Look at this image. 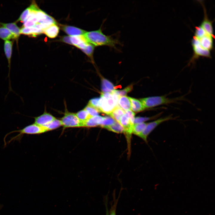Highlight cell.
I'll list each match as a JSON object with an SVG mask.
<instances>
[{"label":"cell","mask_w":215,"mask_h":215,"mask_svg":"<svg viewBox=\"0 0 215 215\" xmlns=\"http://www.w3.org/2000/svg\"><path fill=\"white\" fill-rule=\"evenodd\" d=\"M83 35L88 43L94 46H107L115 48L116 45L120 44L117 39L103 33L101 28L96 30L86 31Z\"/></svg>","instance_id":"obj_1"},{"label":"cell","mask_w":215,"mask_h":215,"mask_svg":"<svg viewBox=\"0 0 215 215\" xmlns=\"http://www.w3.org/2000/svg\"><path fill=\"white\" fill-rule=\"evenodd\" d=\"M119 96L115 93L102 92L99 102L100 112L109 115L117 106Z\"/></svg>","instance_id":"obj_2"},{"label":"cell","mask_w":215,"mask_h":215,"mask_svg":"<svg viewBox=\"0 0 215 215\" xmlns=\"http://www.w3.org/2000/svg\"><path fill=\"white\" fill-rule=\"evenodd\" d=\"M184 96L174 98H169L165 96L149 97L140 99L143 105L146 108H149L159 105H168L176 103L180 100H184Z\"/></svg>","instance_id":"obj_3"},{"label":"cell","mask_w":215,"mask_h":215,"mask_svg":"<svg viewBox=\"0 0 215 215\" xmlns=\"http://www.w3.org/2000/svg\"><path fill=\"white\" fill-rule=\"evenodd\" d=\"M47 131L46 128L43 126L37 125L34 123L27 125L23 128L17 130L11 131L7 134L4 138V145H6L5 139L7 136L9 134L14 133H18L19 134L12 138L9 141V142L13 140L21 139L24 135H33L40 134Z\"/></svg>","instance_id":"obj_4"},{"label":"cell","mask_w":215,"mask_h":215,"mask_svg":"<svg viewBox=\"0 0 215 215\" xmlns=\"http://www.w3.org/2000/svg\"><path fill=\"white\" fill-rule=\"evenodd\" d=\"M191 44L193 54L188 65L194 63L200 57L210 58L211 57L210 51L204 48L201 45L198 39L194 36L191 40Z\"/></svg>","instance_id":"obj_5"},{"label":"cell","mask_w":215,"mask_h":215,"mask_svg":"<svg viewBox=\"0 0 215 215\" xmlns=\"http://www.w3.org/2000/svg\"><path fill=\"white\" fill-rule=\"evenodd\" d=\"M60 120L62 126L64 128L83 127L82 123L79 120L76 113L69 112L67 110Z\"/></svg>","instance_id":"obj_6"},{"label":"cell","mask_w":215,"mask_h":215,"mask_svg":"<svg viewBox=\"0 0 215 215\" xmlns=\"http://www.w3.org/2000/svg\"><path fill=\"white\" fill-rule=\"evenodd\" d=\"M176 118V117H173L171 115L147 123L145 129L138 136L146 142L148 137L149 134L159 125L165 122L174 119Z\"/></svg>","instance_id":"obj_7"},{"label":"cell","mask_w":215,"mask_h":215,"mask_svg":"<svg viewBox=\"0 0 215 215\" xmlns=\"http://www.w3.org/2000/svg\"><path fill=\"white\" fill-rule=\"evenodd\" d=\"M13 42L9 40H6L4 42V50L8 62L9 67V72L7 77L9 78V91H12L11 85L10 77V70L11 60L12 56V47Z\"/></svg>","instance_id":"obj_8"},{"label":"cell","mask_w":215,"mask_h":215,"mask_svg":"<svg viewBox=\"0 0 215 215\" xmlns=\"http://www.w3.org/2000/svg\"><path fill=\"white\" fill-rule=\"evenodd\" d=\"M119 122L123 128L124 133L130 136L132 133L133 122L125 113L121 117Z\"/></svg>","instance_id":"obj_9"},{"label":"cell","mask_w":215,"mask_h":215,"mask_svg":"<svg viewBox=\"0 0 215 215\" xmlns=\"http://www.w3.org/2000/svg\"><path fill=\"white\" fill-rule=\"evenodd\" d=\"M56 118L49 113L44 112L42 114L34 117V123L44 126L55 119Z\"/></svg>","instance_id":"obj_10"},{"label":"cell","mask_w":215,"mask_h":215,"mask_svg":"<svg viewBox=\"0 0 215 215\" xmlns=\"http://www.w3.org/2000/svg\"><path fill=\"white\" fill-rule=\"evenodd\" d=\"M72 45L81 50L85 48L89 43L86 40L83 35L70 36Z\"/></svg>","instance_id":"obj_11"},{"label":"cell","mask_w":215,"mask_h":215,"mask_svg":"<svg viewBox=\"0 0 215 215\" xmlns=\"http://www.w3.org/2000/svg\"><path fill=\"white\" fill-rule=\"evenodd\" d=\"M203 7L204 8V16L200 25L208 34L213 36L212 21H211L208 19L205 7L203 6Z\"/></svg>","instance_id":"obj_12"},{"label":"cell","mask_w":215,"mask_h":215,"mask_svg":"<svg viewBox=\"0 0 215 215\" xmlns=\"http://www.w3.org/2000/svg\"><path fill=\"white\" fill-rule=\"evenodd\" d=\"M213 36L207 34L202 37L197 39L204 48L210 51L213 48Z\"/></svg>","instance_id":"obj_13"},{"label":"cell","mask_w":215,"mask_h":215,"mask_svg":"<svg viewBox=\"0 0 215 215\" xmlns=\"http://www.w3.org/2000/svg\"><path fill=\"white\" fill-rule=\"evenodd\" d=\"M62 29L67 34L71 36L82 35L86 32L79 28L67 25L62 26Z\"/></svg>","instance_id":"obj_14"},{"label":"cell","mask_w":215,"mask_h":215,"mask_svg":"<svg viewBox=\"0 0 215 215\" xmlns=\"http://www.w3.org/2000/svg\"><path fill=\"white\" fill-rule=\"evenodd\" d=\"M104 117L99 115L90 117L83 124V127H93L100 126Z\"/></svg>","instance_id":"obj_15"},{"label":"cell","mask_w":215,"mask_h":215,"mask_svg":"<svg viewBox=\"0 0 215 215\" xmlns=\"http://www.w3.org/2000/svg\"><path fill=\"white\" fill-rule=\"evenodd\" d=\"M59 30V27L56 24H53L44 29L43 33L49 38H54L57 36Z\"/></svg>","instance_id":"obj_16"},{"label":"cell","mask_w":215,"mask_h":215,"mask_svg":"<svg viewBox=\"0 0 215 215\" xmlns=\"http://www.w3.org/2000/svg\"><path fill=\"white\" fill-rule=\"evenodd\" d=\"M43 32V30L37 29L34 27H23L20 30V34L33 37H36L38 35L42 33Z\"/></svg>","instance_id":"obj_17"},{"label":"cell","mask_w":215,"mask_h":215,"mask_svg":"<svg viewBox=\"0 0 215 215\" xmlns=\"http://www.w3.org/2000/svg\"><path fill=\"white\" fill-rule=\"evenodd\" d=\"M119 106L125 111L131 110V102L129 97L126 96H119Z\"/></svg>","instance_id":"obj_18"},{"label":"cell","mask_w":215,"mask_h":215,"mask_svg":"<svg viewBox=\"0 0 215 215\" xmlns=\"http://www.w3.org/2000/svg\"><path fill=\"white\" fill-rule=\"evenodd\" d=\"M0 24L9 30L16 36L17 39L20 36L21 34L20 33V29L17 25L16 22L8 23H0Z\"/></svg>","instance_id":"obj_19"},{"label":"cell","mask_w":215,"mask_h":215,"mask_svg":"<svg viewBox=\"0 0 215 215\" xmlns=\"http://www.w3.org/2000/svg\"><path fill=\"white\" fill-rule=\"evenodd\" d=\"M129 98L131 102V109L133 111L139 112L145 109L140 101L130 97H129Z\"/></svg>","instance_id":"obj_20"},{"label":"cell","mask_w":215,"mask_h":215,"mask_svg":"<svg viewBox=\"0 0 215 215\" xmlns=\"http://www.w3.org/2000/svg\"><path fill=\"white\" fill-rule=\"evenodd\" d=\"M0 38L5 41L17 39L9 30L2 26L0 27Z\"/></svg>","instance_id":"obj_21"},{"label":"cell","mask_w":215,"mask_h":215,"mask_svg":"<svg viewBox=\"0 0 215 215\" xmlns=\"http://www.w3.org/2000/svg\"><path fill=\"white\" fill-rule=\"evenodd\" d=\"M102 90L104 93H112L114 90L113 84L108 80L103 78L102 80Z\"/></svg>","instance_id":"obj_22"},{"label":"cell","mask_w":215,"mask_h":215,"mask_svg":"<svg viewBox=\"0 0 215 215\" xmlns=\"http://www.w3.org/2000/svg\"><path fill=\"white\" fill-rule=\"evenodd\" d=\"M102 128L117 133H124V130L122 127L119 122L116 121L111 125L104 126Z\"/></svg>","instance_id":"obj_23"},{"label":"cell","mask_w":215,"mask_h":215,"mask_svg":"<svg viewBox=\"0 0 215 215\" xmlns=\"http://www.w3.org/2000/svg\"><path fill=\"white\" fill-rule=\"evenodd\" d=\"M122 190V188L121 189L117 199H116V197L115 189L113 191V200L112 201L109 212V215H116V212L117 204Z\"/></svg>","instance_id":"obj_24"},{"label":"cell","mask_w":215,"mask_h":215,"mask_svg":"<svg viewBox=\"0 0 215 215\" xmlns=\"http://www.w3.org/2000/svg\"><path fill=\"white\" fill-rule=\"evenodd\" d=\"M125 113V111L117 106L109 115L116 121L119 122L121 117Z\"/></svg>","instance_id":"obj_25"},{"label":"cell","mask_w":215,"mask_h":215,"mask_svg":"<svg viewBox=\"0 0 215 215\" xmlns=\"http://www.w3.org/2000/svg\"><path fill=\"white\" fill-rule=\"evenodd\" d=\"M76 113L79 120L82 123L83 127L84 123L92 117L85 108Z\"/></svg>","instance_id":"obj_26"},{"label":"cell","mask_w":215,"mask_h":215,"mask_svg":"<svg viewBox=\"0 0 215 215\" xmlns=\"http://www.w3.org/2000/svg\"><path fill=\"white\" fill-rule=\"evenodd\" d=\"M61 126H62V124L60 120L56 118L43 127L45 128L47 131L55 129Z\"/></svg>","instance_id":"obj_27"},{"label":"cell","mask_w":215,"mask_h":215,"mask_svg":"<svg viewBox=\"0 0 215 215\" xmlns=\"http://www.w3.org/2000/svg\"><path fill=\"white\" fill-rule=\"evenodd\" d=\"M147 123L142 122L134 124L132 130V133L139 136L145 129Z\"/></svg>","instance_id":"obj_28"},{"label":"cell","mask_w":215,"mask_h":215,"mask_svg":"<svg viewBox=\"0 0 215 215\" xmlns=\"http://www.w3.org/2000/svg\"><path fill=\"white\" fill-rule=\"evenodd\" d=\"M94 46L89 43L84 49L81 50L93 61V55Z\"/></svg>","instance_id":"obj_29"},{"label":"cell","mask_w":215,"mask_h":215,"mask_svg":"<svg viewBox=\"0 0 215 215\" xmlns=\"http://www.w3.org/2000/svg\"><path fill=\"white\" fill-rule=\"evenodd\" d=\"M133 85H131L121 90H114L113 92L119 96H125L133 89Z\"/></svg>","instance_id":"obj_30"},{"label":"cell","mask_w":215,"mask_h":215,"mask_svg":"<svg viewBox=\"0 0 215 215\" xmlns=\"http://www.w3.org/2000/svg\"><path fill=\"white\" fill-rule=\"evenodd\" d=\"M208 34L201 25L196 27L194 36L200 39Z\"/></svg>","instance_id":"obj_31"},{"label":"cell","mask_w":215,"mask_h":215,"mask_svg":"<svg viewBox=\"0 0 215 215\" xmlns=\"http://www.w3.org/2000/svg\"><path fill=\"white\" fill-rule=\"evenodd\" d=\"M88 112L91 117L98 115L99 111L96 108L88 104L84 108Z\"/></svg>","instance_id":"obj_32"},{"label":"cell","mask_w":215,"mask_h":215,"mask_svg":"<svg viewBox=\"0 0 215 215\" xmlns=\"http://www.w3.org/2000/svg\"><path fill=\"white\" fill-rule=\"evenodd\" d=\"M30 11L31 9L29 6L22 12L16 22H23L30 14Z\"/></svg>","instance_id":"obj_33"},{"label":"cell","mask_w":215,"mask_h":215,"mask_svg":"<svg viewBox=\"0 0 215 215\" xmlns=\"http://www.w3.org/2000/svg\"><path fill=\"white\" fill-rule=\"evenodd\" d=\"M116 121L111 117L105 116L104 117V119L100 126L102 127L104 126L110 125L114 123Z\"/></svg>","instance_id":"obj_34"},{"label":"cell","mask_w":215,"mask_h":215,"mask_svg":"<svg viewBox=\"0 0 215 215\" xmlns=\"http://www.w3.org/2000/svg\"><path fill=\"white\" fill-rule=\"evenodd\" d=\"M100 98H94L91 99L88 104L97 109L99 111V102ZM100 112V111H99Z\"/></svg>","instance_id":"obj_35"},{"label":"cell","mask_w":215,"mask_h":215,"mask_svg":"<svg viewBox=\"0 0 215 215\" xmlns=\"http://www.w3.org/2000/svg\"><path fill=\"white\" fill-rule=\"evenodd\" d=\"M125 113L130 119L132 121L134 122L135 118V113L131 110H129L125 111Z\"/></svg>","instance_id":"obj_36"},{"label":"cell","mask_w":215,"mask_h":215,"mask_svg":"<svg viewBox=\"0 0 215 215\" xmlns=\"http://www.w3.org/2000/svg\"><path fill=\"white\" fill-rule=\"evenodd\" d=\"M61 40L63 42L70 44H72L71 42L70 36H64L61 38Z\"/></svg>","instance_id":"obj_37"},{"label":"cell","mask_w":215,"mask_h":215,"mask_svg":"<svg viewBox=\"0 0 215 215\" xmlns=\"http://www.w3.org/2000/svg\"><path fill=\"white\" fill-rule=\"evenodd\" d=\"M104 203L106 208V215H109V210L108 208V196L107 195L105 196L104 198Z\"/></svg>","instance_id":"obj_38"},{"label":"cell","mask_w":215,"mask_h":215,"mask_svg":"<svg viewBox=\"0 0 215 215\" xmlns=\"http://www.w3.org/2000/svg\"><path fill=\"white\" fill-rule=\"evenodd\" d=\"M2 207V205H1L0 204V210H1V209Z\"/></svg>","instance_id":"obj_39"}]
</instances>
